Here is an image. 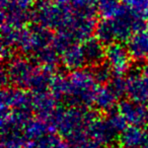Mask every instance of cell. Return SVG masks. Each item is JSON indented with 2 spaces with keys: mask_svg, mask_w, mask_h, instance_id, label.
I'll return each instance as SVG.
<instances>
[{
  "mask_svg": "<svg viewBox=\"0 0 148 148\" xmlns=\"http://www.w3.org/2000/svg\"><path fill=\"white\" fill-rule=\"evenodd\" d=\"M131 12L143 19L148 18V0H122Z\"/></svg>",
  "mask_w": 148,
  "mask_h": 148,
  "instance_id": "7402d4cb",
  "label": "cell"
},
{
  "mask_svg": "<svg viewBox=\"0 0 148 148\" xmlns=\"http://www.w3.org/2000/svg\"><path fill=\"white\" fill-rule=\"evenodd\" d=\"M25 148H71V146L64 137L52 132L37 140L27 141Z\"/></svg>",
  "mask_w": 148,
  "mask_h": 148,
  "instance_id": "d6986e66",
  "label": "cell"
},
{
  "mask_svg": "<svg viewBox=\"0 0 148 148\" xmlns=\"http://www.w3.org/2000/svg\"><path fill=\"white\" fill-rule=\"evenodd\" d=\"M92 73L95 76V80L97 81L99 85L108 84L110 81L113 78V71L110 68V66L106 63V61H103V63L99 64V65L92 67Z\"/></svg>",
  "mask_w": 148,
  "mask_h": 148,
  "instance_id": "44dd1931",
  "label": "cell"
},
{
  "mask_svg": "<svg viewBox=\"0 0 148 148\" xmlns=\"http://www.w3.org/2000/svg\"><path fill=\"white\" fill-rule=\"evenodd\" d=\"M33 13L31 0H1L2 25L23 27L29 19H33Z\"/></svg>",
  "mask_w": 148,
  "mask_h": 148,
  "instance_id": "8992f818",
  "label": "cell"
},
{
  "mask_svg": "<svg viewBox=\"0 0 148 148\" xmlns=\"http://www.w3.org/2000/svg\"><path fill=\"white\" fill-rule=\"evenodd\" d=\"M33 93L19 87H6L1 92V110H25L32 111L33 109Z\"/></svg>",
  "mask_w": 148,
  "mask_h": 148,
  "instance_id": "ba28073f",
  "label": "cell"
},
{
  "mask_svg": "<svg viewBox=\"0 0 148 148\" xmlns=\"http://www.w3.org/2000/svg\"><path fill=\"white\" fill-rule=\"evenodd\" d=\"M118 111L130 126L148 127V106L145 103L132 99L122 101L118 105Z\"/></svg>",
  "mask_w": 148,
  "mask_h": 148,
  "instance_id": "9c48e42d",
  "label": "cell"
},
{
  "mask_svg": "<svg viewBox=\"0 0 148 148\" xmlns=\"http://www.w3.org/2000/svg\"><path fill=\"white\" fill-rule=\"evenodd\" d=\"M118 139L122 148H144L148 144V127L128 126Z\"/></svg>",
  "mask_w": 148,
  "mask_h": 148,
  "instance_id": "5bb4252c",
  "label": "cell"
},
{
  "mask_svg": "<svg viewBox=\"0 0 148 148\" xmlns=\"http://www.w3.org/2000/svg\"><path fill=\"white\" fill-rule=\"evenodd\" d=\"M97 118V114L87 108L70 107L58 109L51 123L58 134L65 138L72 147L88 137V127Z\"/></svg>",
  "mask_w": 148,
  "mask_h": 148,
  "instance_id": "6da1fadb",
  "label": "cell"
},
{
  "mask_svg": "<svg viewBox=\"0 0 148 148\" xmlns=\"http://www.w3.org/2000/svg\"><path fill=\"white\" fill-rule=\"evenodd\" d=\"M108 84L115 91V93L118 95L119 99L127 93V91H126V79L122 78V76L113 77L112 80Z\"/></svg>",
  "mask_w": 148,
  "mask_h": 148,
  "instance_id": "cb8c5ba5",
  "label": "cell"
},
{
  "mask_svg": "<svg viewBox=\"0 0 148 148\" xmlns=\"http://www.w3.org/2000/svg\"><path fill=\"white\" fill-rule=\"evenodd\" d=\"M53 131H55V129L51 122L40 119V118H36V119H32L27 124L25 130H23V133H25L27 141H31V140L39 139L47 134L52 133Z\"/></svg>",
  "mask_w": 148,
  "mask_h": 148,
  "instance_id": "ac0fdd59",
  "label": "cell"
},
{
  "mask_svg": "<svg viewBox=\"0 0 148 148\" xmlns=\"http://www.w3.org/2000/svg\"><path fill=\"white\" fill-rule=\"evenodd\" d=\"M38 64L33 60L21 56H13L8 60L7 65L2 69V84L11 83L19 88H29L32 82Z\"/></svg>",
  "mask_w": 148,
  "mask_h": 148,
  "instance_id": "277c9868",
  "label": "cell"
},
{
  "mask_svg": "<svg viewBox=\"0 0 148 148\" xmlns=\"http://www.w3.org/2000/svg\"><path fill=\"white\" fill-rule=\"evenodd\" d=\"M33 109L38 118L51 122L58 111V99L51 92L33 93Z\"/></svg>",
  "mask_w": 148,
  "mask_h": 148,
  "instance_id": "8fae6325",
  "label": "cell"
},
{
  "mask_svg": "<svg viewBox=\"0 0 148 148\" xmlns=\"http://www.w3.org/2000/svg\"><path fill=\"white\" fill-rule=\"evenodd\" d=\"M144 148H148V144H147V145H146V146H145V147H144Z\"/></svg>",
  "mask_w": 148,
  "mask_h": 148,
  "instance_id": "484cf974",
  "label": "cell"
},
{
  "mask_svg": "<svg viewBox=\"0 0 148 148\" xmlns=\"http://www.w3.org/2000/svg\"><path fill=\"white\" fill-rule=\"evenodd\" d=\"M86 63L91 67L99 65L105 61L106 45L97 38H89L82 43Z\"/></svg>",
  "mask_w": 148,
  "mask_h": 148,
  "instance_id": "2e32d148",
  "label": "cell"
},
{
  "mask_svg": "<svg viewBox=\"0 0 148 148\" xmlns=\"http://www.w3.org/2000/svg\"><path fill=\"white\" fill-rule=\"evenodd\" d=\"M132 60L127 46L121 43H112L106 46L105 61L113 71L115 76H122L128 73L132 65Z\"/></svg>",
  "mask_w": 148,
  "mask_h": 148,
  "instance_id": "52a82bcc",
  "label": "cell"
},
{
  "mask_svg": "<svg viewBox=\"0 0 148 148\" xmlns=\"http://www.w3.org/2000/svg\"><path fill=\"white\" fill-rule=\"evenodd\" d=\"M108 121L110 122V124L112 125V127L116 130L119 134H121V132H123L127 126V122H126L125 118L122 116V114L119 111H112L109 113L107 117Z\"/></svg>",
  "mask_w": 148,
  "mask_h": 148,
  "instance_id": "603a6c76",
  "label": "cell"
},
{
  "mask_svg": "<svg viewBox=\"0 0 148 148\" xmlns=\"http://www.w3.org/2000/svg\"><path fill=\"white\" fill-rule=\"evenodd\" d=\"M41 1H48V0H41Z\"/></svg>",
  "mask_w": 148,
  "mask_h": 148,
  "instance_id": "4316f807",
  "label": "cell"
},
{
  "mask_svg": "<svg viewBox=\"0 0 148 148\" xmlns=\"http://www.w3.org/2000/svg\"><path fill=\"white\" fill-rule=\"evenodd\" d=\"M71 148H103V147H101L99 144H97L89 137H86L83 140H81L80 142H78L77 144H75L74 146H72Z\"/></svg>",
  "mask_w": 148,
  "mask_h": 148,
  "instance_id": "d4e9b609",
  "label": "cell"
},
{
  "mask_svg": "<svg viewBox=\"0 0 148 148\" xmlns=\"http://www.w3.org/2000/svg\"><path fill=\"white\" fill-rule=\"evenodd\" d=\"M27 139L21 130L2 131L1 148H25Z\"/></svg>",
  "mask_w": 148,
  "mask_h": 148,
  "instance_id": "ffe728a7",
  "label": "cell"
},
{
  "mask_svg": "<svg viewBox=\"0 0 148 148\" xmlns=\"http://www.w3.org/2000/svg\"><path fill=\"white\" fill-rule=\"evenodd\" d=\"M118 99H119L118 95L110 87L109 84L99 85L95 92L93 105L97 107L99 111L110 113L114 111V107L116 106Z\"/></svg>",
  "mask_w": 148,
  "mask_h": 148,
  "instance_id": "e0dca14e",
  "label": "cell"
},
{
  "mask_svg": "<svg viewBox=\"0 0 148 148\" xmlns=\"http://www.w3.org/2000/svg\"><path fill=\"white\" fill-rule=\"evenodd\" d=\"M118 135L120 134L112 127L107 118L101 119L97 117L89 125L87 130V136L101 147H106L113 144V142L119 138Z\"/></svg>",
  "mask_w": 148,
  "mask_h": 148,
  "instance_id": "30bf717a",
  "label": "cell"
},
{
  "mask_svg": "<svg viewBox=\"0 0 148 148\" xmlns=\"http://www.w3.org/2000/svg\"><path fill=\"white\" fill-rule=\"evenodd\" d=\"M60 60L64 67L70 71L82 69L86 63L82 45L79 43L66 46L60 53Z\"/></svg>",
  "mask_w": 148,
  "mask_h": 148,
  "instance_id": "4fadbf2b",
  "label": "cell"
},
{
  "mask_svg": "<svg viewBox=\"0 0 148 148\" xmlns=\"http://www.w3.org/2000/svg\"><path fill=\"white\" fill-rule=\"evenodd\" d=\"M126 95L130 99L148 103V81L140 72L129 74L126 78Z\"/></svg>",
  "mask_w": 148,
  "mask_h": 148,
  "instance_id": "7c38bea8",
  "label": "cell"
},
{
  "mask_svg": "<svg viewBox=\"0 0 148 148\" xmlns=\"http://www.w3.org/2000/svg\"><path fill=\"white\" fill-rule=\"evenodd\" d=\"M99 84L91 70L78 69L66 76L65 99L71 107L88 108L93 105L95 95Z\"/></svg>",
  "mask_w": 148,
  "mask_h": 148,
  "instance_id": "3957f363",
  "label": "cell"
},
{
  "mask_svg": "<svg viewBox=\"0 0 148 148\" xmlns=\"http://www.w3.org/2000/svg\"><path fill=\"white\" fill-rule=\"evenodd\" d=\"M127 48L135 61L142 62L148 59V25L133 34L127 41Z\"/></svg>",
  "mask_w": 148,
  "mask_h": 148,
  "instance_id": "9a60e30c",
  "label": "cell"
},
{
  "mask_svg": "<svg viewBox=\"0 0 148 148\" xmlns=\"http://www.w3.org/2000/svg\"><path fill=\"white\" fill-rule=\"evenodd\" d=\"M145 25V19L135 15L128 9L117 17L103 18L99 21L95 32V38L105 45L127 42L133 34Z\"/></svg>",
  "mask_w": 148,
  "mask_h": 148,
  "instance_id": "7a4b0ae2",
  "label": "cell"
},
{
  "mask_svg": "<svg viewBox=\"0 0 148 148\" xmlns=\"http://www.w3.org/2000/svg\"><path fill=\"white\" fill-rule=\"evenodd\" d=\"M54 43L55 35L51 33V29L37 25L29 29H23L17 48L32 57Z\"/></svg>",
  "mask_w": 148,
  "mask_h": 148,
  "instance_id": "5b68a950",
  "label": "cell"
}]
</instances>
